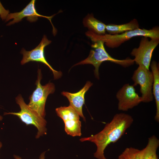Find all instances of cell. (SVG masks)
Listing matches in <instances>:
<instances>
[{"label":"cell","mask_w":159,"mask_h":159,"mask_svg":"<svg viewBox=\"0 0 159 159\" xmlns=\"http://www.w3.org/2000/svg\"><path fill=\"white\" fill-rule=\"evenodd\" d=\"M133 121V118L129 115L123 113L116 114L101 131L89 137L82 138L80 140L94 143L97 147L94 157L97 159H107L104 154L105 148L110 144L117 141Z\"/></svg>","instance_id":"1"},{"label":"cell","mask_w":159,"mask_h":159,"mask_svg":"<svg viewBox=\"0 0 159 159\" xmlns=\"http://www.w3.org/2000/svg\"><path fill=\"white\" fill-rule=\"evenodd\" d=\"M86 34L93 42L102 41L107 47L114 48L119 47L122 44L135 37L141 36L150 39H159V27L157 26L150 29L139 28L115 35L105 34L98 35L88 31L86 33Z\"/></svg>","instance_id":"2"},{"label":"cell","mask_w":159,"mask_h":159,"mask_svg":"<svg viewBox=\"0 0 159 159\" xmlns=\"http://www.w3.org/2000/svg\"><path fill=\"white\" fill-rule=\"evenodd\" d=\"M104 44V42L101 40L94 42L91 45L92 49L90 50L88 57L74 66L85 64L92 65L95 68L94 72L95 77L99 79V67L104 62L110 61L124 67H128L134 64L133 59L129 57L123 59H119L112 57L106 51Z\"/></svg>","instance_id":"3"},{"label":"cell","mask_w":159,"mask_h":159,"mask_svg":"<svg viewBox=\"0 0 159 159\" xmlns=\"http://www.w3.org/2000/svg\"><path fill=\"white\" fill-rule=\"evenodd\" d=\"M15 100L20 107V111L18 112H5L4 115H12L16 116L27 125L34 126L38 130L36 138L46 134L47 122L44 118L31 109L25 103L21 94L16 97Z\"/></svg>","instance_id":"4"},{"label":"cell","mask_w":159,"mask_h":159,"mask_svg":"<svg viewBox=\"0 0 159 159\" xmlns=\"http://www.w3.org/2000/svg\"><path fill=\"white\" fill-rule=\"evenodd\" d=\"M42 78L41 70L38 69L37 79L35 83L36 88L29 97V102L28 105L31 109L44 118L47 99L49 94L54 92L55 87L53 83L50 82L44 85H41V80Z\"/></svg>","instance_id":"5"},{"label":"cell","mask_w":159,"mask_h":159,"mask_svg":"<svg viewBox=\"0 0 159 159\" xmlns=\"http://www.w3.org/2000/svg\"><path fill=\"white\" fill-rule=\"evenodd\" d=\"M132 79L134 86L138 85L140 86L142 102L152 101L154 98L152 92L153 76L152 72L142 66L138 65L133 73Z\"/></svg>","instance_id":"6"},{"label":"cell","mask_w":159,"mask_h":159,"mask_svg":"<svg viewBox=\"0 0 159 159\" xmlns=\"http://www.w3.org/2000/svg\"><path fill=\"white\" fill-rule=\"evenodd\" d=\"M159 43V39H150L142 37L139 47L131 51L130 54L134 57L135 63L148 70L151 63L153 52Z\"/></svg>","instance_id":"7"},{"label":"cell","mask_w":159,"mask_h":159,"mask_svg":"<svg viewBox=\"0 0 159 159\" xmlns=\"http://www.w3.org/2000/svg\"><path fill=\"white\" fill-rule=\"evenodd\" d=\"M51 41L48 39L44 35L39 44L35 48L30 51H26L23 48L20 53L23 55L21 62V65H24L31 61L39 62L47 65L52 72L54 79L60 77L62 73L54 69L47 61L44 55L45 47L51 43Z\"/></svg>","instance_id":"8"},{"label":"cell","mask_w":159,"mask_h":159,"mask_svg":"<svg viewBox=\"0 0 159 159\" xmlns=\"http://www.w3.org/2000/svg\"><path fill=\"white\" fill-rule=\"evenodd\" d=\"M58 116L62 119L67 133L72 136H80L81 123L80 115L71 106L61 107L56 109Z\"/></svg>","instance_id":"9"},{"label":"cell","mask_w":159,"mask_h":159,"mask_svg":"<svg viewBox=\"0 0 159 159\" xmlns=\"http://www.w3.org/2000/svg\"><path fill=\"white\" fill-rule=\"evenodd\" d=\"M116 97L118 100V109L127 111L142 102V99L135 92L133 85L126 84L117 91Z\"/></svg>","instance_id":"10"},{"label":"cell","mask_w":159,"mask_h":159,"mask_svg":"<svg viewBox=\"0 0 159 159\" xmlns=\"http://www.w3.org/2000/svg\"><path fill=\"white\" fill-rule=\"evenodd\" d=\"M36 0H32L21 11L19 12L9 13L5 20L7 22L10 19L12 20L7 24L9 26L15 23H18L21 21L25 17H26L27 20L30 22L36 21L39 17H43L48 19L52 24L53 27V32L54 35L56 34V31L51 21L52 18L55 15L48 16H43L37 12L35 7Z\"/></svg>","instance_id":"11"},{"label":"cell","mask_w":159,"mask_h":159,"mask_svg":"<svg viewBox=\"0 0 159 159\" xmlns=\"http://www.w3.org/2000/svg\"><path fill=\"white\" fill-rule=\"evenodd\" d=\"M93 84L90 81H87L84 87L78 92L71 93L63 91L61 94L66 97L69 102V105L72 107L82 117L84 120L85 119L82 112V107L85 103V95L86 92L92 86Z\"/></svg>","instance_id":"12"},{"label":"cell","mask_w":159,"mask_h":159,"mask_svg":"<svg viewBox=\"0 0 159 159\" xmlns=\"http://www.w3.org/2000/svg\"><path fill=\"white\" fill-rule=\"evenodd\" d=\"M153 76L152 92L155 98L156 106L155 120L159 122V68L157 62L155 60L151 62L150 66Z\"/></svg>","instance_id":"13"},{"label":"cell","mask_w":159,"mask_h":159,"mask_svg":"<svg viewBox=\"0 0 159 159\" xmlns=\"http://www.w3.org/2000/svg\"><path fill=\"white\" fill-rule=\"evenodd\" d=\"M140 28L137 20L134 19L129 22L124 24H110L106 25V31L109 34L115 35L123 33Z\"/></svg>","instance_id":"14"},{"label":"cell","mask_w":159,"mask_h":159,"mask_svg":"<svg viewBox=\"0 0 159 159\" xmlns=\"http://www.w3.org/2000/svg\"><path fill=\"white\" fill-rule=\"evenodd\" d=\"M84 26L90 31L98 35L106 34V24L95 18L92 14H88L83 20Z\"/></svg>","instance_id":"15"},{"label":"cell","mask_w":159,"mask_h":159,"mask_svg":"<svg viewBox=\"0 0 159 159\" xmlns=\"http://www.w3.org/2000/svg\"><path fill=\"white\" fill-rule=\"evenodd\" d=\"M159 146V140L154 135L148 138L145 147L140 150L141 159H158L156 152Z\"/></svg>","instance_id":"16"},{"label":"cell","mask_w":159,"mask_h":159,"mask_svg":"<svg viewBox=\"0 0 159 159\" xmlns=\"http://www.w3.org/2000/svg\"><path fill=\"white\" fill-rule=\"evenodd\" d=\"M118 159H141L140 150L132 147L127 148L118 156Z\"/></svg>","instance_id":"17"},{"label":"cell","mask_w":159,"mask_h":159,"mask_svg":"<svg viewBox=\"0 0 159 159\" xmlns=\"http://www.w3.org/2000/svg\"><path fill=\"white\" fill-rule=\"evenodd\" d=\"M45 153L44 152L42 153L40 155L39 159H45ZM14 157L15 159H22L21 157L16 155H14Z\"/></svg>","instance_id":"18"},{"label":"cell","mask_w":159,"mask_h":159,"mask_svg":"<svg viewBox=\"0 0 159 159\" xmlns=\"http://www.w3.org/2000/svg\"><path fill=\"white\" fill-rule=\"evenodd\" d=\"M4 7L1 4V2L0 1V14H1L2 12Z\"/></svg>","instance_id":"19"},{"label":"cell","mask_w":159,"mask_h":159,"mask_svg":"<svg viewBox=\"0 0 159 159\" xmlns=\"http://www.w3.org/2000/svg\"><path fill=\"white\" fill-rule=\"evenodd\" d=\"M3 119V117L2 116L0 115V120H2ZM2 146V144L1 143V142L0 141V149L1 148Z\"/></svg>","instance_id":"20"}]
</instances>
